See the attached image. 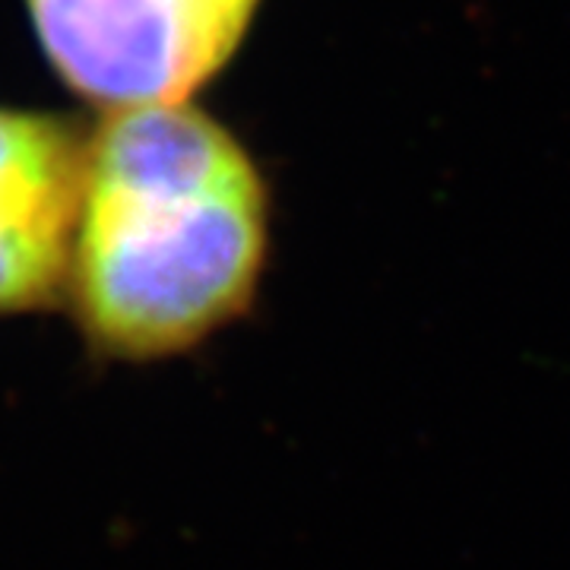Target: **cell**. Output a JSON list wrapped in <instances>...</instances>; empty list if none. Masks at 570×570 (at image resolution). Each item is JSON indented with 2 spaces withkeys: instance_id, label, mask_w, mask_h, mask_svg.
<instances>
[{
  "instance_id": "cell-1",
  "label": "cell",
  "mask_w": 570,
  "mask_h": 570,
  "mask_svg": "<svg viewBox=\"0 0 570 570\" xmlns=\"http://www.w3.org/2000/svg\"><path fill=\"white\" fill-rule=\"evenodd\" d=\"M269 204L247 149L190 105L111 111L86 149L67 295L105 358L159 362L245 314Z\"/></svg>"
},
{
  "instance_id": "cell-2",
  "label": "cell",
  "mask_w": 570,
  "mask_h": 570,
  "mask_svg": "<svg viewBox=\"0 0 570 570\" xmlns=\"http://www.w3.org/2000/svg\"><path fill=\"white\" fill-rule=\"evenodd\" d=\"M261 0H26L55 73L105 111L184 105L245 41Z\"/></svg>"
},
{
  "instance_id": "cell-3",
  "label": "cell",
  "mask_w": 570,
  "mask_h": 570,
  "mask_svg": "<svg viewBox=\"0 0 570 570\" xmlns=\"http://www.w3.org/2000/svg\"><path fill=\"white\" fill-rule=\"evenodd\" d=\"M86 149L67 118L0 108V317L67 292Z\"/></svg>"
}]
</instances>
